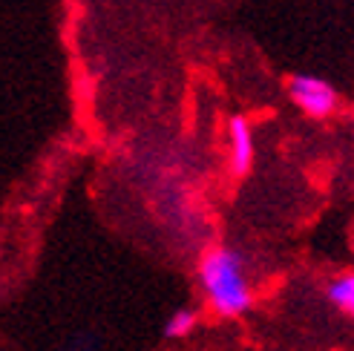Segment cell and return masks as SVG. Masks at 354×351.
Returning a JSON list of instances; mask_svg holds the SVG:
<instances>
[{"label":"cell","mask_w":354,"mask_h":351,"mask_svg":"<svg viewBox=\"0 0 354 351\" xmlns=\"http://www.w3.org/2000/svg\"><path fill=\"white\" fill-rule=\"evenodd\" d=\"M199 285L207 305L214 308L216 317L234 320L242 317L254 305V291L248 283L245 256L236 248H210L199 262Z\"/></svg>","instance_id":"cell-1"},{"label":"cell","mask_w":354,"mask_h":351,"mask_svg":"<svg viewBox=\"0 0 354 351\" xmlns=\"http://www.w3.org/2000/svg\"><path fill=\"white\" fill-rule=\"evenodd\" d=\"M288 95L311 118H326L337 110V93H334V86L314 75H294L288 81Z\"/></svg>","instance_id":"cell-2"},{"label":"cell","mask_w":354,"mask_h":351,"mask_svg":"<svg viewBox=\"0 0 354 351\" xmlns=\"http://www.w3.org/2000/svg\"><path fill=\"white\" fill-rule=\"evenodd\" d=\"M254 164V133H251V124L242 118V115H234L231 118V167L236 176L248 173Z\"/></svg>","instance_id":"cell-3"},{"label":"cell","mask_w":354,"mask_h":351,"mask_svg":"<svg viewBox=\"0 0 354 351\" xmlns=\"http://www.w3.org/2000/svg\"><path fill=\"white\" fill-rule=\"evenodd\" d=\"M326 300L354 320V274H340L326 285Z\"/></svg>","instance_id":"cell-4"},{"label":"cell","mask_w":354,"mask_h":351,"mask_svg":"<svg viewBox=\"0 0 354 351\" xmlns=\"http://www.w3.org/2000/svg\"><path fill=\"white\" fill-rule=\"evenodd\" d=\"M196 325H199V314L193 308H179L165 323V340H185L196 331Z\"/></svg>","instance_id":"cell-5"}]
</instances>
